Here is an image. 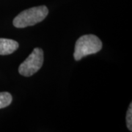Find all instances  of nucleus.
Here are the masks:
<instances>
[{
	"label": "nucleus",
	"mask_w": 132,
	"mask_h": 132,
	"mask_svg": "<svg viewBox=\"0 0 132 132\" xmlns=\"http://www.w3.org/2000/svg\"><path fill=\"white\" fill-rule=\"evenodd\" d=\"M48 10L45 5L34 7L20 13L13 20V25L16 28H25L41 22L46 18Z\"/></svg>",
	"instance_id": "nucleus-1"
},
{
	"label": "nucleus",
	"mask_w": 132,
	"mask_h": 132,
	"mask_svg": "<svg viewBox=\"0 0 132 132\" xmlns=\"http://www.w3.org/2000/svg\"><path fill=\"white\" fill-rule=\"evenodd\" d=\"M102 48V42L94 35H85L79 38L75 44L73 57L79 61L87 55L96 54Z\"/></svg>",
	"instance_id": "nucleus-2"
},
{
	"label": "nucleus",
	"mask_w": 132,
	"mask_h": 132,
	"mask_svg": "<svg viewBox=\"0 0 132 132\" xmlns=\"http://www.w3.org/2000/svg\"><path fill=\"white\" fill-rule=\"evenodd\" d=\"M43 64V51L40 48H35L19 68V72L24 76H31L37 73Z\"/></svg>",
	"instance_id": "nucleus-3"
},
{
	"label": "nucleus",
	"mask_w": 132,
	"mask_h": 132,
	"mask_svg": "<svg viewBox=\"0 0 132 132\" xmlns=\"http://www.w3.org/2000/svg\"><path fill=\"white\" fill-rule=\"evenodd\" d=\"M19 43L7 38H0V55H8L19 48Z\"/></svg>",
	"instance_id": "nucleus-4"
},
{
	"label": "nucleus",
	"mask_w": 132,
	"mask_h": 132,
	"mask_svg": "<svg viewBox=\"0 0 132 132\" xmlns=\"http://www.w3.org/2000/svg\"><path fill=\"white\" fill-rule=\"evenodd\" d=\"M13 101L11 94L7 92L0 93V109H3L8 106Z\"/></svg>",
	"instance_id": "nucleus-5"
},
{
	"label": "nucleus",
	"mask_w": 132,
	"mask_h": 132,
	"mask_svg": "<svg viewBox=\"0 0 132 132\" xmlns=\"http://www.w3.org/2000/svg\"><path fill=\"white\" fill-rule=\"evenodd\" d=\"M126 125L127 128L130 131H132V104L131 103L126 114Z\"/></svg>",
	"instance_id": "nucleus-6"
}]
</instances>
